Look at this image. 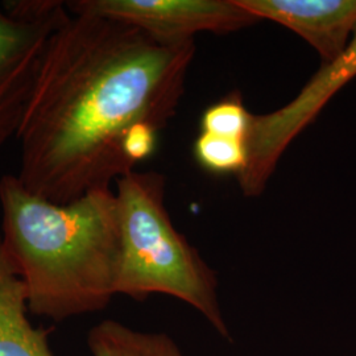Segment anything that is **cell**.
<instances>
[{
  "label": "cell",
  "instance_id": "6da1fadb",
  "mask_svg": "<svg viewBox=\"0 0 356 356\" xmlns=\"http://www.w3.org/2000/svg\"><path fill=\"white\" fill-rule=\"evenodd\" d=\"M194 40L72 15L51 36L16 139L26 191L53 204L136 170L177 111Z\"/></svg>",
  "mask_w": 356,
  "mask_h": 356
},
{
  "label": "cell",
  "instance_id": "277c9868",
  "mask_svg": "<svg viewBox=\"0 0 356 356\" xmlns=\"http://www.w3.org/2000/svg\"><path fill=\"white\" fill-rule=\"evenodd\" d=\"M69 16L56 0L0 6V147L17 136L48 42Z\"/></svg>",
  "mask_w": 356,
  "mask_h": 356
},
{
  "label": "cell",
  "instance_id": "8992f818",
  "mask_svg": "<svg viewBox=\"0 0 356 356\" xmlns=\"http://www.w3.org/2000/svg\"><path fill=\"white\" fill-rule=\"evenodd\" d=\"M72 15H95L136 26L163 41L194 40L200 32L226 35L260 19L236 0H73Z\"/></svg>",
  "mask_w": 356,
  "mask_h": 356
},
{
  "label": "cell",
  "instance_id": "9c48e42d",
  "mask_svg": "<svg viewBox=\"0 0 356 356\" xmlns=\"http://www.w3.org/2000/svg\"><path fill=\"white\" fill-rule=\"evenodd\" d=\"M88 344L92 356H185L168 334L134 330L113 319L94 326Z\"/></svg>",
  "mask_w": 356,
  "mask_h": 356
},
{
  "label": "cell",
  "instance_id": "5b68a950",
  "mask_svg": "<svg viewBox=\"0 0 356 356\" xmlns=\"http://www.w3.org/2000/svg\"><path fill=\"white\" fill-rule=\"evenodd\" d=\"M356 76V29L347 48L334 61L322 65L305 86L281 108L254 115L245 139L247 165L238 176L245 197H259L286 148L314 122L331 98Z\"/></svg>",
  "mask_w": 356,
  "mask_h": 356
},
{
  "label": "cell",
  "instance_id": "8fae6325",
  "mask_svg": "<svg viewBox=\"0 0 356 356\" xmlns=\"http://www.w3.org/2000/svg\"><path fill=\"white\" fill-rule=\"evenodd\" d=\"M251 119L252 114L245 108L242 95L232 92L204 110L201 132L245 141Z\"/></svg>",
  "mask_w": 356,
  "mask_h": 356
},
{
  "label": "cell",
  "instance_id": "30bf717a",
  "mask_svg": "<svg viewBox=\"0 0 356 356\" xmlns=\"http://www.w3.org/2000/svg\"><path fill=\"white\" fill-rule=\"evenodd\" d=\"M198 164L216 175L235 173L239 176L247 165L245 141L201 132L194 143Z\"/></svg>",
  "mask_w": 356,
  "mask_h": 356
},
{
  "label": "cell",
  "instance_id": "7a4b0ae2",
  "mask_svg": "<svg viewBox=\"0 0 356 356\" xmlns=\"http://www.w3.org/2000/svg\"><path fill=\"white\" fill-rule=\"evenodd\" d=\"M0 206L1 242L26 285L29 313L60 322L110 304L120 266L119 209L111 188L53 204L6 175Z\"/></svg>",
  "mask_w": 356,
  "mask_h": 356
},
{
  "label": "cell",
  "instance_id": "ba28073f",
  "mask_svg": "<svg viewBox=\"0 0 356 356\" xmlns=\"http://www.w3.org/2000/svg\"><path fill=\"white\" fill-rule=\"evenodd\" d=\"M28 313L26 285L0 235V356H54L48 331L33 327Z\"/></svg>",
  "mask_w": 356,
  "mask_h": 356
},
{
  "label": "cell",
  "instance_id": "3957f363",
  "mask_svg": "<svg viewBox=\"0 0 356 356\" xmlns=\"http://www.w3.org/2000/svg\"><path fill=\"white\" fill-rule=\"evenodd\" d=\"M120 266L116 294L144 301L166 294L194 307L231 339L218 298L216 272L175 227L165 207V177L132 170L116 181Z\"/></svg>",
  "mask_w": 356,
  "mask_h": 356
},
{
  "label": "cell",
  "instance_id": "52a82bcc",
  "mask_svg": "<svg viewBox=\"0 0 356 356\" xmlns=\"http://www.w3.org/2000/svg\"><path fill=\"white\" fill-rule=\"evenodd\" d=\"M260 20L288 28L312 45L323 64L347 48L356 29V0H236Z\"/></svg>",
  "mask_w": 356,
  "mask_h": 356
}]
</instances>
